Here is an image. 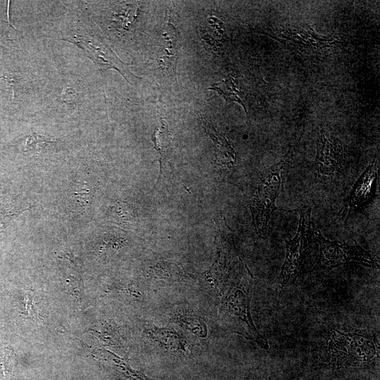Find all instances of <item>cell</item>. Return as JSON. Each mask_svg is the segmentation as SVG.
Instances as JSON below:
<instances>
[{
    "label": "cell",
    "mask_w": 380,
    "mask_h": 380,
    "mask_svg": "<svg viewBox=\"0 0 380 380\" xmlns=\"http://www.w3.org/2000/svg\"><path fill=\"white\" fill-rule=\"evenodd\" d=\"M165 39V47L162 50L163 53L159 58L160 68L167 73L175 75L177 65V31L175 26L170 23H167V26L163 33Z\"/></svg>",
    "instance_id": "obj_11"
},
{
    "label": "cell",
    "mask_w": 380,
    "mask_h": 380,
    "mask_svg": "<svg viewBox=\"0 0 380 380\" xmlns=\"http://www.w3.org/2000/svg\"><path fill=\"white\" fill-rule=\"evenodd\" d=\"M287 160H281L266 169L262 174L250 208L255 230L259 236L268 235L270 222L277 209L275 202L280 193Z\"/></svg>",
    "instance_id": "obj_3"
},
{
    "label": "cell",
    "mask_w": 380,
    "mask_h": 380,
    "mask_svg": "<svg viewBox=\"0 0 380 380\" xmlns=\"http://www.w3.org/2000/svg\"><path fill=\"white\" fill-rule=\"evenodd\" d=\"M230 266V259L224 249L220 248L218 251L217 258L208 271L210 278L217 286L224 284L228 277Z\"/></svg>",
    "instance_id": "obj_14"
},
{
    "label": "cell",
    "mask_w": 380,
    "mask_h": 380,
    "mask_svg": "<svg viewBox=\"0 0 380 380\" xmlns=\"http://www.w3.org/2000/svg\"><path fill=\"white\" fill-rule=\"evenodd\" d=\"M251 277H239L224 289L222 298V310L228 321L237 332L254 341L262 349L267 350L269 344L257 330L251 317Z\"/></svg>",
    "instance_id": "obj_2"
},
{
    "label": "cell",
    "mask_w": 380,
    "mask_h": 380,
    "mask_svg": "<svg viewBox=\"0 0 380 380\" xmlns=\"http://www.w3.org/2000/svg\"><path fill=\"white\" fill-rule=\"evenodd\" d=\"M208 89L218 92L227 102L236 101L241 103L246 110V106L238 96L239 91L232 77L229 76L219 83L213 84Z\"/></svg>",
    "instance_id": "obj_16"
},
{
    "label": "cell",
    "mask_w": 380,
    "mask_h": 380,
    "mask_svg": "<svg viewBox=\"0 0 380 380\" xmlns=\"http://www.w3.org/2000/svg\"><path fill=\"white\" fill-rule=\"evenodd\" d=\"M299 222L297 232L291 240L286 241V255L281 269V286L295 283L300 271L312 233L311 207L302 205L298 209Z\"/></svg>",
    "instance_id": "obj_4"
},
{
    "label": "cell",
    "mask_w": 380,
    "mask_h": 380,
    "mask_svg": "<svg viewBox=\"0 0 380 380\" xmlns=\"http://www.w3.org/2000/svg\"><path fill=\"white\" fill-rule=\"evenodd\" d=\"M151 274L157 279L179 281L189 278L182 268L175 262L160 261L150 267Z\"/></svg>",
    "instance_id": "obj_13"
},
{
    "label": "cell",
    "mask_w": 380,
    "mask_h": 380,
    "mask_svg": "<svg viewBox=\"0 0 380 380\" xmlns=\"http://www.w3.org/2000/svg\"><path fill=\"white\" fill-rule=\"evenodd\" d=\"M379 156L362 172L345 202L343 218L347 219L353 209L365 205L374 196L379 169Z\"/></svg>",
    "instance_id": "obj_8"
},
{
    "label": "cell",
    "mask_w": 380,
    "mask_h": 380,
    "mask_svg": "<svg viewBox=\"0 0 380 380\" xmlns=\"http://www.w3.org/2000/svg\"><path fill=\"white\" fill-rule=\"evenodd\" d=\"M160 127L156 128L151 140L153 142L154 148L160 154V175L162 174L163 163L167 160L172 153L173 144L171 134L169 132L168 125L166 122L161 120Z\"/></svg>",
    "instance_id": "obj_12"
},
{
    "label": "cell",
    "mask_w": 380,
    "mask_h": 380,
    "mask_svg": "<svg viewBox=\"0 0 380 380\" xmlns=\"http://www.w3.org/2000/svg\"><path fill=\"white\" fill-rule=\"evenodd\" d=\"M148 334L153 341L173 353L182 355L189 353L186 340L173 330L153 328L148 331Z\"/></svg>",
    "instance_id": "obj_9"
},
{
    "label": "cell",
    "mask_w": 380,
    "mask_h": 380,
    "mask_svg": "<svg viewBox=\"0 0 380 380\" xmlns=\"http://www.w3.org/2000/svg\"><path fill=\"white\" fill-rule=\"evenodd\" d=\"M328 362L336 368L366 366L379 357V344L362 331L333 329L327 343Z\"/></svg>",
    "instance_id": "obj_1"
},
{
    "label": "cell",
    "mask_w": 380,
    "mask_h": 380,
    "mask_svg": "<svg viewBox=\"0 0 380 380\" xmlns=\"http://www.w3.org/2000/svg\"><path fill=\"white\" fill-rule=\"evenodd\" d=\"M346 164V154L341 143L322 132L317 139L315 165L320 175H331L341 171Z\"/></svg>",
    "instance_id": "obj_7"
},
{
    "label": "cell",
    "mask_w": 380,
    "mask_h": 380,
    "mask_svg": "<svg viewBox=\"0 0 380 380\" xmlns=\"http://www.w3.org/2000/svg\"><path fill=\"white\" fill-rule=\"evenodd\" d=\"M206 131L215 144L217 165L226 170H232L236 163V154L234 148L227 139L214 128L209 127Z\"/></svg>",
    "instance_id": "obj_10"
},
{
    "label": "cell",
    "mask_w": 380,
    "mask_h": 380,
    "mask_svg": "<svg viewBox=\"0 0 380 380\" xmlns=\"http://www.w3.org/2000/svg\"><path fill=\"white\" fill-rule=\"evenodd\" d=\"M319 243L318 265L323 270H332L341 265L355 262L367 267H379V260L371 252L360 245L331 241L317 232Z\"/></svg>",
    "instance_id": "obj_5"
},
{
    "label": "cell",
    "mask_w": 380,
    "mask_h": 380,
    "mask_svg": "<svg viewBox=\"0 0 380 380\" xmlns=\"http://www.w3.org/2000/svg\"><path fill=\"white\" fill-rule=\"evenodd\" d=\"M63 39L82 49L100 71L115 69L131 84L134 80L139 79L130 71L128 64L121 61L110 47L97 37L89 34H75Z\"/></svg>",
    "instance_id": "obj_6"
},
{
    "label": "cell",
    "mask_w": 380,
    "mask_h": 380,
    "mask_svg": "<svg viewBox=\"0 0 380 380\" xmlns=\"http://www.w3.org/2000/svg\"><path fill=\"white\" fill-rule=\"evenodd\" d=\"M175 319L187 329L198 336L205 337L207 335L205 324L196 315L189 313L178 314Z\"/></svg>",
    "instance_id": "obj_17"
},
{
    "label": "cell",
    "mask_w": 380,
    "mask_h": 380,
    "mask_svg": "<svg viewBox=\"0 0 380 380\" xmlns=\"http://www.w3.org/2000/svg\"><path fill=\"white\" fill-rule=\"evenodd\" d=\"M109 214L118 223L129 227L135 223L136 213L129 204L118 202L110 208Z\"/></svg>",
    "instance_id": "obj_15"
},
{
    "label": "cell",
    "mask_w": 380,
    "mask_h": 380,
    "mask_svg": "<svg viewBox=\"0 0 380 380\" xmlns=\"http://www.w3.org/2000/svg\"><path fill=\"white\" fill-rule=\"evenodd\" d=\"M23 150L25 151L33 149H40L47 143L53 142L54 140L50 138L39 135L34 132L25 137Z\"/></svg>",
    "instance_id": "obj_18"
}]
</instances>
